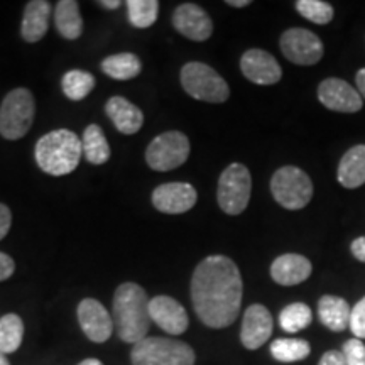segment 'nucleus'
Wrapping results in <instances>:
<instances>
[{"mask_svg": "<svg viewBox=\"0 0 365 365\" xmlns=\"http://www.w3.org/2000/svg\"><path fill=\"white\" fill-rule=\"evenodd\" d=\"M346 365H365V345L362 340L350 339L344 344L341 349Z\"/></svg>", "mask_w": 365, "mask_h": 365, "instance_id": "32", "label": "nucleus"}, {"mask_svg": "<svg viewBox=\"0 0 365 365\" xmlns=\"http://www.w3.org/2000/svg\"><path fill=\"white\" fill-rule=\"evenodd\" d=\"M105 112L113 122V125L117 127V130H120L125 135L137 134L144 124L143 110L124 97L108 98L107 105H105Z\"/></svg>", "mask_w": 365, "mask_h": 365, "instance_id": "19", "label": "nucleus"}, {"mask_svg": "<svg viewBox=\"0 0 365 365\" xmlns=\"http://www.w3.org/2000/svg\"><path fill=\"white\" fill-rule=\"evenodd\" d=\"M198 193L190 182H164L153 191V205L158 212L180 215L196 205Z\"/></svg>", "mask_w": 365, "mask_h": 365, "instance_id": "11", "label": "nucleus"}, {"mask_svg": "<svg viewBox=\"0 0 365 365\" xmlns=\"http://www.w3.org/2000/svg\"><path fill=\"white\" fill-rule=\"evenodd\" d=\"M312 354V345L303 339H277L271 344V355L277 362H301Z\"/></svg>", "mask_w": 365, "mask_h": 365, "instance_id": "26", "label": "nucleus"}, {"mask_svg": "<svg viewBox=\"0 0 365 365\" xmlns=\"http://www.w3.org/2000/svg\"><path fill=\"white\" fill-rule=\"evenodd\" d=\"M100 68L110 78L127 81L139 76L140 70H143V63L134 53H118L105 58Z\"/></svg>", "mask_w": 365, "mask_h": 365, "instance_id": "24", "label": "nucleus"}, {"mask_svg": "<svg viewBox=\"0 0 365 365\" xmlns=\"http://www.w3.org/2000/svg\"><path fill=\"white\" fill-rule=\"evenodd\" d=\"M12 225V213L9 210L7 205L0 203V240L4 239L9 234Z\"/></svg>", "mask_w": 365, "mask_h": 365, "instance_id": "35", "label": "nucleus"}, {"mask_svg": "<svg viewBox=\"0 0 365 365\" xmlns=\"http://www.w3.org/2000/svg\"><path fill=\"white\" fill-rule=\"evenodd\" d=\"M149 296L135 282H124L117 287L112 301L113 327L125 344H139L148 336L150 327Z\"/></svg>", "mask_w": 365, "mask_h": 365, "instance_id": "2", "label": "nucleus"}, {"mask_svg": "<svg viewBox=\"0 0 365 365\" xmlns=\"http://www.w3.org/2000/svg\"><path fill=\"white\" fill-rule=\"evenodd\" d=\"M0 365H11V364H9V360H7L6 354H4V352H0Z\"/></svg>", "mask_w": 365, "mask_h": 365, "instance_id": "42", "label": "nucleus"}, {"mask_svg": "<svg viewBox=\"0 0 365 365\" xmlns=\"http://www.w3.org/2000/svg\"><path fill=\"white\" fill-rule=\"evenodd\" d=\"M51 4L46 0H31L27 2L24 16H22L21 36L26 43H38L48 33Z\"/></svg>", "mask_w": 365, "mask_h": 365, "instance_id": "20", "label": "nucleus"}, {"mask_svg": "<svg viewBox=\"0 0 365 365\" xmlns=\"http://www.w3.org/2000/svg\"><path fill=\"white\" fill-rule=\"evenodd\" d=\"M271 193L282 208L301 210L312 202L313 181L299 168H279L271 178Z\"/></svg>", "mask_w": 365, "mask_h": 365, "instance_id": "7", "label": "nucleus"}, {"mask_svg": "<svg viewBox=\"0 0 365 365\" xmlns=\"http://www.w3.org/2000/svg\"><path fill=\"white\" fill-rule=\"evenodd\" d=\"M149 314L150 322L171 335H181L188 330L190 318L188 313L180 301H176L171 296H156L149 301Z\"/></svg>", "mask_w": 365, "mask_h": 365, "instance_id": "15", "label": "nucleus"}, {"mask_svg": "<svg viewBox=\"0 0 365 365\" xmlns=\"http://www.w3.org/2000/svg\"><path fill=\"white\" fill-rule=\"evenodd\" d=\"M318 100L328 110L355 113L362 108V97L359 90L340 78H327L318 86Z\"/></svg>", "mask_w": 365, "mask_h": 365, "instance_id": "12", "label": "nucleus"}, {"mask_svg": "<svg viewBox=\"0 0 365 365\" xmlns=\"http://www.w3.org/2000/svg\"><path fill=\"white\" fill-rule=\"evenodd\" d=\"M54 24L61 38L68 41L78 39L83 33V17L80 4L75 0H59L54 9Z\"/></svg>", "mask_w": 365, "mask_h": 365, "instance_id": "23", "label": "nucleus"}, {"mask_svg": "<svg viewBox=\"0 0 365 365\" xmlns=\"http://www.w3.org/2000/svg\"><path fill=\"white\" fill-rule=\"evenodd\" d=\"M350 313L349 303L340 296L325 294L318 301V318L330 331H345L350 327Z\"/></svg>", "mask_w": 365, "mask_h": 365, "instance_id": "21", "label": "nucleus"}, {"mask_svg": "<svg viewBox=\"0 0 365 365\" xmlns=\"http://www.w3.org/2000/svg\"><path fill=\"white\" fill-rule=\"evenodd\" d=\"M296 11H298L304 19L318 26L330 24L335 11H333L331 4L323 2V0H298L296 2Z\"/></svg>", "mask_w": 365, "mask_h": 365, "instance_id": "31", "label": "nucleus"}, {"mask_svg": "<svg viewBox=\"0 0 365 365\" xmlns=\"http://www.w3.org/2000/svg\"><path fill=\"white\" fill-rule=\"evenodd\" d=\"M355 81H357V88H359L360 97L365 100V68L357 71V75H355Z\"/></svg>", "mask_w": 365, "mask_h": 365, "instance_id": "38", "label": "nucleus"}, {"mask_svg": "<svg viewBox=\"0 0 365 365\" xmlns=\"http://www.w3.org/2000/svg\"><path fill=\"white\" fill-rule=\"evenodd\" d=\"M34 156L44 173L51 176H65L78 168L83 158V148L75 132L58 129L41 137L36 144Z\"/></svg>", "mask_w": 365, "mask_h": 365, "instance_id": "3", "label": "nucleus"}, {"mask_svg": "<svg viewBox=\"0 0 365 365\" xmlns=\"http://www.w3.org/2000/svg\"><path fill=\"white\" fill-rule=\"evenodd\" d=\"M24 339V323L19 314L9 313L0 318V352L14 354Z\"/></svg>", "mask_w": 365, "mask_h": 365, "instance_id": "28", "label": "nucleus"}, {"mask_svg": "<svg viewBox=\"0 0 365 365\" xmlns=\"http://www.w3.org/2000/svg\"><path fill=\"white\" fill-rule=\"evenodd\" d=\"M313 322V313L308 304L291 303L279 313V327L287 333H298Z\"/></svg>", "mask_w": 365, "mask_h": 365, "instance_id": "29", "label": "nucleus"}, {"mask_svg": "<svg viewBox=\"0 0 365 365\" xmlns=\"http://www.w3.org/2000/svg\"><path fill=\"white\" fill-rule=\"evenodd\" d=\"M339 182L346 190H355L365 182V144L354 145L341 158L336 171Z\"/></svg>", "mask_w": 365, "mask_h": 365, "instance_id": "22", "label": "nucleus"}, {"mask_svg": "<svg viewBox=\"0 0 365 365\" xmlns=\"http://www.w3.org/2000/svg\"><path fill=\"white\" fill-rule=\"evenodd\" d=\"M350 250H352L354 257L357 259V261L365 262V235L355 239L352 242V245H350Z\"/></svg>", "mask_w": 365, "mask_h": 365, "instance_id": "37", "label": "nucleus"}, {"mask_svg": "<svg viewBox=\"0 0 365 365\" xmlns=\"http://www.w3.org/2000/svg\"><path fill=\"white\" fill-rule=\"evenodd\" d=\"M242 75L255 85H274L282 78L277 59L264 49H249L240 58Z\"/></svg>", "mask_w": 365, "mask_h": 365, "instance_id": "17", "label": "nucleus"}, {"mask_svg": "<svg viewBox=\"0 0 365 365\" xmlns=\"http://www.w3.org/2000/svg\"><path fill=\"white\" fill-rule=\"evenodd\" d=\"M61 88L66 98L73 100V102H80V100L88 97L91 90L95 88V76L83 70H71L63 76Z\"/></svg>", "mask_w": 365, "mask_h": 365, "instance_id": "27", "label": "nucleus"}, {"mask_svg": "<svg viewBox=\"0 0 365 365\" xmlns=\"http://www.w3.org/2000/svg\"><path fill=\"white\" fill-rule=\"evenodd\" d=\"M244 282L237 264L227 255H208L195 267L191 301L195 313L210 328H227L239 317Z\"/></svg>", "mask_w": 365, "mask_h": 365, "instance_id": "1", "label": "nucleus"}, {"mask_svg": "<svg viewBox=\"0 0 365 365\" xmlns=\"http://www.w3.org/2000/svg\"><path fill=\"white\" fill-rule=\"evenodd\" d=\"M127 16H129L132 26L137 29H145L158 21L159 2L156 0H129Z\"/></svg>", "mask_w": 365, "mask_h": 365, "instance_id": "30", "label": "nucleus"}, {"mask_svg": "<svg viewBox=\"0 0 365 365\" xmlns=\"http://www.w3.org/2000/svg\"><path fill=\"white\" fill-rule=\"evenodd\" d=\"M190 139L180 130H168L154 137L145 149V163L154 171L176 170L188 161Z\"/></svg>", "mask_w": 365, "mask_h": 365, "instance_id": "9", "label": "nucleus"}, {"mask_svg": "<svg viewBox=\"0 0 365 365\" xmlns=\"http://www.w3.org/2000/svg\"><path fill=\"white\" fill-rule=\"evenodd\" d=\"M250 193H252V178L244 164L234 163L222 171L217 200L227 215H240L247 208Z\"/></svg>", "mask_w": 365, "mask_h": 365, "instance_id": "8", "label": "nucleus"}, {"mask_svg": "<svg viewBox=\"0 0 365 365\" xmlns=\"http://www.w3.org/2000/svg\"><path fill=\"white\" fill-rule=\"evenodd\" d=\"M313 266L301 254H282L271 264V277L279 286L301 284L312 276Z\"/></svg>", "mask_w": 365, "mask_h": 365, "instance_id": "18", "label": "nucleus"}, {"mask_svg": "<svg viewBox=\"0 0 365 365\" xmlns=\"http://www.w3.org/2000/svg\"><path fill=\"white\" fill-rule=\"evenodd\" d=\"M281 51L291 63L299 66H313L323 58L325 48L322 39L312 31L293 27L282 33L279 39Z\"/></svg>", "mask_w": 365, "mask_h": 365, "instance_id": "10", "label": "nucleus"}, {"mask_svg": "<svg viewBox=\"0 0 365 365\" xmlns=\"http://www.w3.org/2000/svg\"><path fill=\"white\" fill-rule=\"evenodd\" d=\"M173 26L178 33L196 43L210 39L213 33L212 17L196 4H181L173 14Z\"/></svg>", "mask_w": 365, "mask_h": 365, "instance_id": "14", "label": "nucleus"}, {"mask_svg": "<svg viewBox=\"0 0 365 365\" xmlns=\"http://www.w3.org/2000/svg\"><path fill=\"white\" fill-rule=\"evenodd\" d=\"M318 365H346L344 354L340 350H328L323 354V357L319 359Z\"/></svg>", "mask_w": 365, "mask_h": 365, "instance_id": "36", "label": "nucleus"}, {"mask_svg": "<svg viewBox=\"0 0 365 365\" xmlns=\"http://www.w3.org/2000/svg\"><path fill=\"white\" fill-rule=\"evenodd\" d=\"M16 271V262L11 255L0 252V281H6Z\"/></svg>", "mask_w": 365, "mask_h": 365, "instance_id": "34", "label": "nucleus"}, {"mask_svg": "<svg viewBox=\"0 0 365 365\" xmlns=\"http://www.w3.org/2000/svg\"><path fill=\"white\" fill-rule=\"evenodd\" d=\"M272 314L264 304H250L245 309L240 328V341L247 350H257L271 339Z\"/></svg>", "mask_w": 365, "mask_h": 365, "instance_id": "16", "label": "nucleus"}, {"mask_svg": "<svg viewBox=\"0 0 365 365\" xmlns=\"http://www.w3.org/2000/svg\"><path fill=\"white\" fill-rule=\"evenodd\" d=\"M81 148H83V158L90 164L100 166L110 159V145L107 143L103 130L97 124H90L83 132V139H81Z\"/></svg>", "mask_w": 365, "mask_h": 365, "instance_id": "25", "label": "nucleus"}, {"mask_svg": "<svg viewBox=\"0 0 365 365\" xmlns=\"http://www.w3.org/2000/svg\"><path fill=\"white\" fill-rule=\"evenodd\" d=\"M181 86L190 97L208 103H223L230 97L228 83L212 66L200 61L186 63L181 68Z\"/></svg>", "mask_w": 365, "mask_h": 365, "instance_id": "5", "label": "nucleus"}, {"mask_svg": "<svg viewBox=\"0 0 365 365\" xmlns=\"http://www.w3.org/2000/svg\"><path fill=\"white\" fill-rule=\"evenodd\" d=\"M36 113L34 97L27 88H14L9 91L0 105V134L7 140L22 139L31 125Z\"/></svg>", "mask_w": 365, "mask_h": 365, "instance_id": "6", "label": "nucleus"}, {"mask_svg": "<svg viewBox=\"0 0 365 365\" xmlns=\"http://www.w3.org/2000/svg\"><path fill=\"white\" fill-rule=\"evenodd\" d=\"M78 365H103V364L100 362L98 359H85V360H81Z\"/></svg>", "mask_w": 365, "mask_h": 365, "instance_id": "41", "label": "nucleus"}, {"mask_svg": "<svg viewBox=\"0 0 365 365\" xmlns=\"http://www.w3.org/2000/svg\"><path fill=\"white\" fill-rule=\"evenodd\" d=\"M350 330H352L355 339L365 340V296L352 308V313H350Z\"/></svg>", "mask_w": 365, "mask_h": 365, "instance_id": "33", "label": "nucleus"}, {"mask_svg": "<svg viewBox=\"0 0 365 365\" xmlns=\"http://www.w3.org/2000/svg\"><path fill=\"white\" fill-rule=\"evenodd\" d=\"M78 322L86 339L103 344L113 333V318L100 301L86 298L78 304Z\"/></svg>", "mask_w": 365, "mask_h": 365, "instance_id": "13", "label": "nucleus"}, {"mask_svg": "<svg viewBox=\"0 0 365 365\" xmlns=\"http://www.w3.org/2000/svg\"><path fill=\"white\" fill-rule=\"evenodd\" d=\"M132 365H195V350L188 344L161 336H145L130 352Z\"/></svg>", "mask_w": 365, "mask_h": 365, "instance_id": "4", "label": "nucleus"}, {"mask_svg": "<svg viewBox=\"0 0 365 365\" xmlns=\"http://www.w3.org/2000/svg\"><path fill=\"white\" fill-rule=\"evenodd\" d=\"M227 6L237 7V9L247 7V6H250V0H227Z\"/></svg>", "mask_w": 365, "mask_h": 365, "instance_id": "40", "label": "nucleus"}, {"mask_svg": "<svg viewBox=\"0 0 365 365\" xmlns=\"http://www.w3.org/2000/svg\"><path fill=\"white\" fill-rule=\"evenodd\" d=\"M98 6L105 9H118L122 6V2L120 0H102V2H98Z\"/></svg>", "mask_w": 365, "mask_h": 365, "instance_id": "39", "label": "nucleus"}]
</instances>
